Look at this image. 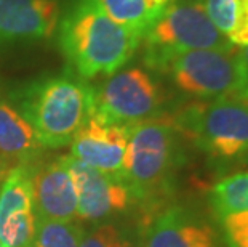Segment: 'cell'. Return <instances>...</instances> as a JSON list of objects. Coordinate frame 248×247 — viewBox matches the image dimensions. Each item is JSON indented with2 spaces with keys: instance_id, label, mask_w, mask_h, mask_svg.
I'll return each instance as SVG.
<instances>
[{
  "instance_id": "6da1fadb",
  "label": "cell",
  "mask_w": 248,
  "mask_h": 247,
  "mask_svg": "<svg viewBox=\"0 0 248 247\" xmlns=\"http://www.w3.org/2000/svg\"><path fill=\"white\" fill-rule=\"evenodd\" d=\"M141 40L119 24L99 0H71L58 21V45L82 79L110 77L126 65Z\"/></svg>"
},
{
  "instance_id": "3957f363",
  "label": "cell",
  "mask_w": 248,
  "mask_h": 247,
  "mask_svg": "<svg viewBox=\"0 0 248 247\" xmlns=\"http://www.w3.org/2000/svg\"><path fill=\"white\" fill-rule=\"evenodd\" d=\"M178 135L171 120L159 117L130 125L125 185L133 201L154 204L170 191L179 161Z\"/></svg>"
},
{
  "instance_id": "52a82bcc",
  "label": "cell",
  "mask_w": 248,
  "mask_h": 247,
  "mask_svg": "<svg viewBox=\"0 0 248 247\" xmlns=\"http://www.w3.org/2000/svg\"><path fill=\"white\" fill-rule=\"evenodd\" d=\"M162 104L159 85L142 67H126L94 88V113L112 124L133 125L157 119Z\"/></svg>"
},
{
  "instance_id": "44dd1931",
  "label": "cell",
  "mask_w": 248,
  "mask_h": 247,
  "mask_svg": "<svg viewBox=\"0 0 248 247\" xmlns=\"http://www.w3.org/2000/svg\"><path fill=\"white\" fill-rule=\"evenodd\" d=\"M229 40L235 47L248 45V0H237V23Z\"/></svg>"
},
{
  "instance_id": "277c9868",
  "label": "cell",
  "mask_w": 248,
  "mask_h": 247,
  "mask_svg": "<svg viewBox=\"0 0 248 247\" xmlns=\"http://www.w3.org/2000/svg\"><path fill=\"white\" fill-rule=\"evenodd\" d=\"M184 135L216 161L248 156V97L229 95L194 101L171 119Z\"/></svg>"
},
{
  "instance_id": "7a4b0ae2",
  "label": "cell",
  "mask_w": 248,
  "mask_h": 247,
  "mask_svg": "<svg viewBox=\"0 0 248 247\" xmlns=\"http://www.w3.org/2000/svg\"><path fill=\"white\" fill-rule=\"evenodd\" d=\"M18 104L42 148L58 149L71 145L94 114V88L82 77L51 76L26 85Z\"/></svg>"
},
{
  "instance_id": "5bb4252c",
  "label": "cell",
  "mask_w": 248,
  "mask_h": 247,
  "mask_svg": "<svg viewBox=\"0 0 248 247\" xmlns=\"http://www.w3.org/2000/svg\"><path fill=\"white\" fill-rule=\"evenodd\" d=\"M40 149L42 145L28 120L0 99V181L18 167L34 164Z\"/></svg>"
},
{
  "instance_id": "8992f818",
  "label": "cell",
  "mask_w": 248,
  "mask_h": 247,
  "mask_svg": "<svg viewBox=\"0 0 248 247\" xmlns=\"http://www.w3.org/2000/svg\"><path fill=\"white\" fill-rule=\"evenodd\" d=\"M239 50H191L171 56L159 69L179 92L199 99L229 95L248 97V83Z\"/></svg>"
},
{
  "instance_id": "484cf974",
  "label": "cell",
  "mask_w": 248,
  "mask_h": 247,
  "mask_svg": "<svg viewBox=\"0 0 248 247\" xmlns=\"http://www.w3.org/2000/svg\"><path fill=\"white\" fill-rule=\"evenodd\" d=\"M247 159H248V156H247Z\"/></svg>"
},
{
  "instance_id": "7c38bea8",
  "label": "cell",
  "mask_w": 248,
  "mask_h": 247,
  "mask_svg": "<svg viewBox=\"0 0 248 247\" xmlns=\"http://www.w3.org/2000/svg\"><path fill=\"white\" fill-rule=\"evenodd\" d=\"M60 16L58 0H0V50L50 39Z\"/></svg>"
},
{
  "instance_id": "e0dca14e",
  "label": "cell",
  "mask_w": 248,
  "mask_h": 247,
  "mask_svg": "<svg viewBox=\"0 0 248 247\" xmlns=\"http://www.w3.org/2000/svg\"><path fill=\"white\" fill-rule=\"evenodd\" d=\"M83 230L77 222H56L37 218L31 247H80Z\"/></svg>"
},
{
  "instance_id": "cb8c5ba5",
  "label": "cell",
  "mask_w": 248,
  "mask_h": 247,
  "mask_svg": "<svg viewBox=\"0 0 248 247\" xmlns=\"http://www.w3.org/2000/svg\"><path fill=\"white\" fill-rule=\"evenodd\" d=\"M167 2H168V3H170V2H173V0H167Z\"/></svg>"
},
{
  "instance_id": "7402d4cb",
  "label": "cell",
  "mask_w": 248,
  "mask_h": 247,
  "mask_svg": "<svg viewBox=\"0 0 248 247\" xmlns=\"http://www.w3.org/2000/svg\"><path fill=\"white\" fill-rule=\"evenodd\" d=\"M239 56H240V63H242V67H244V74H245L247 83H248V45L240 47Z\"/></svg>"
},
{
  "instance_id": "2e32d148",
  "label": "cell",
  "mask_w": 248,
  "mask_h": 247,
  "mask_svg": "<svg viewBox=\"0 0 248 247\" xmlns=\"http://www.w3.org/2000/svg\"><path fill=\"white\" fill-rule=\"evenodd\" d=\"M210 206L218 220L229 214L248 212V170L221 178L212 188Z\"/></svg>"
},
{
  "instance_id": "4fadbf2b",
  "label": "cell",
  "mask_w": 248,
  "mask_h": 247,
  "mask_svg": "<svg viewBox=\"0 0 248 247\" xmlns=\"http://www.w3.org/2000/svg\"><path fill=\"white\" fill-rule=\"evenodd\" d=\"M34 209L39 220L72 222L77 215V193L64 157L31 165Z\"/></svg>"
},
{
  "instance_id": "9a60e30c",
  "label": "cell",
  "mask_w": 248,
  "mask_h": 247,
  "mask_svg": "<svg viewBox=\"0 0 248 247\" xmlns=\"http://www.w3.org/2000/svg\"><path fill=\"white\" fill-rule=\"evenodd\" d=\"M104 10L125 29L142 40L168 5L167 0H99Z\"/></svg>"
},
{
  "instance_id": "ac0fdd59",
  "label": "cell",
  "mask_w": 248,
  "mask_h": 247,
  "mask_svg": "<svg viewBox=\"0 0 248 247\" xmlns=\"http://www.w3.org/2000/svg\"><path fill=\"white\" fill-rule=\"evenodd\" d=\"M202 2L216 29L229 39L237 23V0H202Z\"/></svg>"
},
{
  "instance_id": "8fae6325",
  "label": "cell",
  "mask_w": 248,
  "mask_h": 247,
  "mask_svg": "<svg viewBox=\"0 0 248 247\" xmlns=\"http://www.w3.org/2000/svg\"><path fill=\"white\" fill-rule=\"evenodd\" d=\"M32 165V164H31ZM31 165L18 167L0 186V244L2 247H31L35 234Z\"/></svg>"
},
{
  "instance_id": "d4e9b609",
  "label": "cell",
  "mask_w": 248,
  "mask_h": 247,
  "mask_svg": "<svg viewBox=\"0 0 248 247\" xmlns=\"http://www.w3.org/2000/svg\"><path fill=\"white\" fill-rule=\"evenodd\" d=\"M0 247H2V244H0Z\"/></svg>"
},
{
  "instance_id": "30bf717a",
  "label": "cell",
  "mask_w": 248,
  "mask_h": 247,
  "mask_svg": "<svg viewBox=\"0 0 248 247\" xmlns=\"http://www.w3.org/2000/svg\"><path fill=\"white\" fill-rule=\"evenodd\" d=\"M62 157L76 185L78 218L98 222L124 212L133 201L125 181L93 169L72 156Z\"/></svg>"
},
{
  "instance_id": "d6986e66",
  "label": "cell",
  "mask_w": 248,
  "mask_h": 247,
  "mask_svg": "<svg viewBox=\"0 0 248 247\" xmlns=\"http://www.w3.org/2000/svg\"><path fill=\"white\" fill-rule=\"evenodd\" d=\"M223 239L228 247H248V212L229 214L219 218Z\"/></svg>"
},
{
  "instance_id": "ba28073f",
  "label": "cell",
  "mask_w": 248,
  "mask_h": 247,
  "mask_svg": "<svg viewBox=\"0 0 248 247\" xmlns=\"http://www.w3.org/2000/svg\"><path fill=\"white\" fill-rule=\"evenodd\" d=\"M130 125L112 124L94 113L71 143L74 159L125 181Z\"/></svg>"
},
{
  "instance_id": "5b68a950",
  "label": "cell",
  "mask_w": 248,
  "mask_h": 247,
  "mask_svg": "<svg viewBox=\"0 0 248 247\" xmlns=\"http://www.w3.org/2000/svg\"><path fill=\"white\" fill-rule=\"evenodd\" d=\"M144 42V63L159 71L171 56L191 50L232 51L235 47L208 18L202 0H173L147 29Z\"/></svg>"
},
{
  "instance_id": "9c48e42d",
  "label": "cell",
  "mask_w": 248,
  "mask_h": 247,
  "mask_svg": "<svg viewBox=\"0 0 248 247\" xmlns=\"http://www.w3.org/2000/svg\"><path fill=\"white\" fill-rule=\"evenodd\" d=\"M140 241L144 247H223L212 223L181 206L162 209L146 220Z\"/></svg>"
},
{
  "instance_id": "603a6c76",
  "label": "cell",
  "mask_w": 248,
  "mask_h": 247,
  "mask_svg": "<svg viewBox=\"0 0 248 247\" xmlns=\"http://www.w3.org/2000/svg\"><path fill=\"white\" fill-rule=\"evenodd\" d=\"M125 247H144L142 246V243L138 239V241H130V239H126V244Z\"/></svg>"
},
{
  "instance_id": "ffe728a7",
  "label": "cell",
  "mask_w": 248,
  "mask_h": 247,
  "mask_svg": "<svg viewBox=\"0 0 248 247\" xmlns=\"http://www.w3.org/2000/svg\"><path fill=\"white\" fill-rule=\"evenodd\" d=\"M126 238L119 233L114 225H99L83 233L80 247H125Z\"/></svg>"
}]
</instances>
